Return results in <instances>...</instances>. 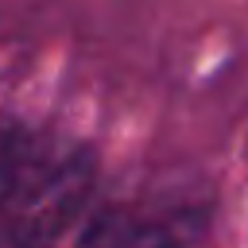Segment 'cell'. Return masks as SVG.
Instances as JSON below:
<instances>
[{
    "mask_svg": "<svg viewBox=\"0 0 248 248\" xmlns=\"http://www.w3.org/2000/svg\"><path fill=\"white\" fill-rule=\"evenodd\" d=\"M43 140H35L27 128H16V124H0V202L4 194L16 186V178L23 174V167L31 163V155L39 151Z\"/></svg>",
    "mask_w": 248,
    "mask_h": 248,
    "instance_id": "7a4b0ae2",
    "label": "cell"
},
{
    "mask_svg": "<svg viewBox=\"0 0 248 248\" xmlns=\"http://www.w3.org/2000/svg\"><path fill=\"white\" fill-rule=\"evenodd\" d=\"M93 194V155L70 143H39L0 202V248H54Z\"/></svg>",
    "mask_w": 248,
    "mask_h": 248,
    "instance_id": "6da1fadb",
    "label": "cell"
}]
</instances>
